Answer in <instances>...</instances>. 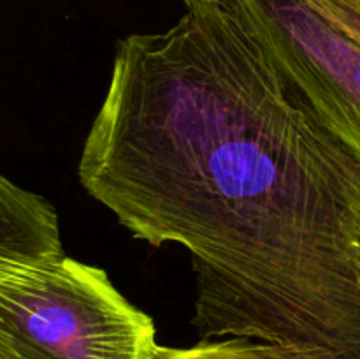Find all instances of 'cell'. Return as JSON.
Wrapping results in <instances>:
<instances>
[{"label":"cell","instance_id":"cell-1","mask_svg":"<svg viewBox=\"0 0 360 359\" xmlns=\"http://www.w3.org/2000/svg\"><path fill=\"white\" fill-rule=\"evenodd\" d=\"M116 44L81 185L136 238L192 256L200 340L360 359V148L234 0Z\"/></svg>","mask_w":360,"mask_h":359},{"label":"cell","instance_id":"cell-2","mask_svg":"<svg viewBox=\"0 0 360 359\" xmlns=\"http://www.w3.org/2000/svg\"><path fill=\"white\" fill-rule=\"evenodd\" d=\"M153 319L104 270L0 250V359H150Z\"/></svg>","mask_w":360,"mask_h":359},{"label":"cell","instance_id":"cell-3","mask_svg":"<svg viewBox=\"0 0 360 359\" xmlns=\"http://www.w3.org/2000/svg\"><path fill=\"white\" fill-rule=\"evenodd\" d=\"M271 55L360 148V46L308 0H234Z\"/></svg>","mask_w":360,"mask_h":359},{"label":"cell","instance_id":"cell-4","mask_svg":"<svg viewBox=\"0 0 360 359\" xmlns=\"http://www.w3.org/2000/svg\"><path fill=\"white\" fill-rule=\"evenodd\" d=\"M0 250L60 253L56 211L44 197L21 189L0 175Z\"/></svg>","mask_w":360,"mask_h":359},{"label":"cell","instance_id":"cell-5","mask_svg":"<svg viewBox=\"0 0 360 359\" xmlns=\"http://www.w3.org/2000/svg\"><path fill=\"white\" fill-rule=\"evenodd\" d=\"M150 359H340L322 348L269 344L250 338L200 340L193 347L157 345Z\"/></svg>","mask_w":360,"mask_h":359},{"label":"cell","instance_id":"cell-6","mask_svg":"<svg viewBox=\"0 0 360 359\" xmlns=\"http://www.w3.org/2000/svg\"><path fill=\"white\" fill-rule=\"evenodd\" d=\"M323 18L360 46V0H308Z\"/></svg>","mask_w":360,"mask_h":359},{"label":"cell","instance_id":"cell-7","mask_svg":"<svg viewBox=\"0 0 360 359\" xmlns=\"http://www.w3.org/2000/svg\"><path fill=\"white\" fill-rule=\"evenodd\" d=\"M181 2H183V4H186V2H188V0H181Z\"/></svg>","mask_w":360,"mask_h":359}]
</instances>
